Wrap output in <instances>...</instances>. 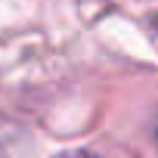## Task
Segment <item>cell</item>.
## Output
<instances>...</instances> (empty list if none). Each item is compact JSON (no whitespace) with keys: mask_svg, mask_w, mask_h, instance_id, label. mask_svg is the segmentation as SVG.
<instances>
[{"mask_svg":"<svg viewBox=\"0 0 158 158\" xmlns=\"http://www.w3.org/2000/svg\"><path fill=\"white\" fill-rule=\"evenodd\" d=\"M59 158H93L90 152H65V155H59Z\"/></svg>","mask_w":158,"mask_h":158,"instance_id":"obj_1","label":"cell"}]
</instances>
